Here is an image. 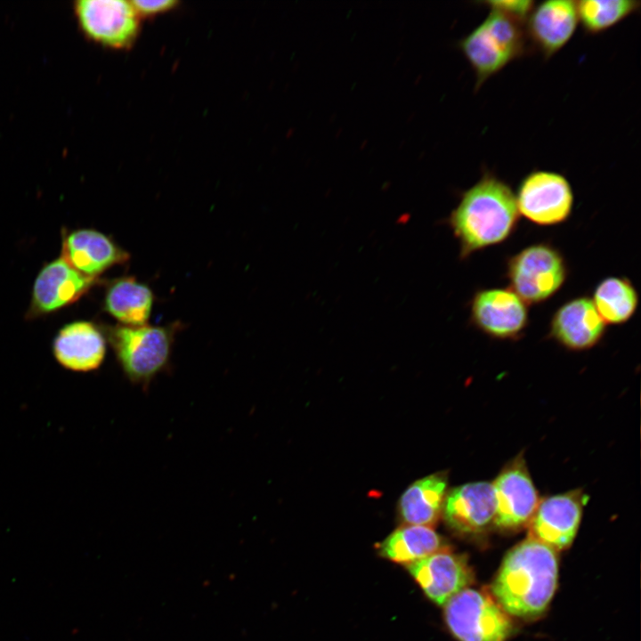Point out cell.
Returning <instances> with one entry per match:
<instances>
[{
	"label": "cell",
	"instance_id": "6da1fadb",
	"mask_svg": "<svg viewBox=\"0 0 641 641\" xmlns=\"http://www.w3.org/2000/svg\"><path fill=\"white\" fill-rule=\"evenodd\" d=\"M519 212L511 187L490 171L463 191L448 222L459 242V256L507 240L515 230Z\"/></svg>",
	"mask_w": 641,
	"mask_h": 641
},
{
	"label": "cell",
	"instance_id": "7a4b0ae2",
	"mask_svg": "<svg viewBox=\"0 0 641 641\" xmlns=\"http://www.w3.org/2000/svg\"><path fill=\"white\" fill-rule=\"evenodd\" d=\"M557 578L556 551L528 537L505 556L491 585L492 595L508 615L534 618L548 606Z\"/></svg>",
	"mask_w": 641,
	"mask_h": 641
},
{
	"label": "cell",
	"instance_id": "3957f363",
	"mask_svg": "<svg viewBox=\"0 0 641 641\" xmlns=\"http://www.w3.org/2000/svg\"><path fill=\"white\" fill-rule=\"evenodd\" d=\"M458 46L475 73V90L531 50L524 25L495 11H490Z\"/></svg>",
	"mask_w": 641,
	"mask_h": 641
},
{
	"label": "cell",
	"instance_id": "277c9868",
	"mask_svg": "<svg viewBox=\"0 0 641 641\" xmlns=\"http://www.w3.org/2000/svg\"><path fill=\"white\" fill-rule=\"evenodd\" d=\"M179 328V323L167 326L120 324L106 329V339L128 380L147 387L169 363Z\"/></svg>",
	"mask_w": 641,
	"mask_h": 641
},
{
	"label": "cell",
	"instance_id": "5b68a950",
	"mask_svg": "<svg viewBox=\"0 0 641 641\" xmlns=\"http://www.w3.org/2000/svg\"><path fill=\"white\" fill-rule=\"evenodd\" d=\"M509 288L526 304L542 303L564 284L568 267L562 253L548 243H536L507 262Z\"/></svg>",
	"mask_w": 641,
	"mask_h": 641
},
{
	"label": "cell",
	"instance_id": "8992f818",
	"mask_svg": "<svg viewBox=\"0 0 641 641\" xmlns=\"http://www.w3.org/2000/svg\"><path fill=\"white\" fill-rule=\"evenodd\" d=\"M443 606L445 621L459 641H505L512 633L509 615L486 591L465 588Z\"/></svg>",
	"mask_w": 641,
	"mask_h": 641
},
{
	"label": "cell",
	"instance_id": "52a82bcc",
	"mask_svg": "<svg viewBox=\"0 0 641 641\" xmlns=\"http://www.w3.org/2000/svg\"><path fill=\"white\" fill-rule=\"evenodd\" d=\"M515 201L520 215L539 225H554L572 214L574 195L568 179L548 170H532L520 182Z\"/></svg>",
	"mask_w": 641,
	"mask_h": 641
},
{
	"label": "cell",
	"instance_id": "ba28073f",
	"mask_svg": "<svg viewBox=\"0 0 641 641\" xmlns=\"http://www.w3.org/2000/svg\"><path fill=\"white\" fill-rule=\"evenodd\" d=\"M75 14L86 37L104 46L127 49L140 32V16L131 1L80 0Z\"/></svg>",
	"mask_w": 641,
	"mask_h": 641
},
{
	"label": "cell",
	"instance_id": "9c48e42d",
	"mask_svg": "<svg viewBox=\"0 0 641 641\" xmlns=\"http://www.w3.org/2000/svg\"><path fill=\"white\" fill-rule=\"evenodd\" d=\"M471 323L496 339H517L529 322L527 304L510 288L477 290L470 304Z\"/></svg>",
	"mask_w": 641,
	"mask_h": 641
},
{
	"label": "cell",
	"instance_id": "30bf717a",
	"mask_svg": "<svg viewBox=\"0 0 641 641\" xmlns=\"http://www.w3.org/2000/svg\"><path fill=\"white\" fill-rule=\"evenodd\" d=\"M491 484L496 500L493 525L515 530L529 524L540 500L523 456L508 463Z\"/></svg>",
	"mask_w": 641,
	"mask_h": 641
},
{
	"label": "cell",
	"instance_id": "8fae6325",
	"mask_svg": "<svg viewBox=\"0 0 641 641\" xmlns=\"http://www.w3.org/2000/svg\"><path fill=\"white\" fill-rule=\"evenodd\" d=\"M588 497L580 491L548 497L540 501L529 523V536L555 551L573 541Z\"/></svg>",
	"mask_w": 641,
	"mask_h": 641
},
{
	"label": "cell",
	"instance_id": "7c38bea8",
	"mask_svg": "<svg viewBox=\"0 0 641 641\" xmlns=\"http://www.w3.org/2000/svg\"><path fill=\"white\" fill-rule=\"evenodd\" d=\"M99 282L98 278L84 275L61 257L55 259L46 264L36 278L28 316L49 314L68 306Z\"/></svg>",
	"mask_w": 641,
	"mask_h": 641
},
{
	"label": "cell",
	"instance_id": "4fadbf2b",
	"mask_svg": "<svg viewBox=\"0 0 641 641\" xmlns=\"http://www.w3.org/2000/svg\"><path fill=\"white\" fill-rule=\"evenodd\" d=\"M579 24L576 1L548 0L534 5L524 31L531 49L549 59L572 38Z\"/></svg>",
	"mask_w": 641,
	"mask_h": 641
},
{
	"label": "cell",
	"instance_id": "5bb4252c",
	"mask_svg": "<svg viewBox=\"0 0 641 641\" xmlns=\"http://www.w3.org/2000/svg\"><path fill=\"white\" fill-rule=\"evenodd\" d=\"M406 567L428 598L438 605H444L474 581V572L467 557L450 549L434 553Z\"/></svg>",
	"mask_w": 641,
	"mask_h": 641
},
{
	"label": "cell",
	"instance_id": "9a60e30c",
	"mask_svg": "<svg viewBox=\"0 0 641 641\" xmlns=\"http://www.w3.org/2000/svg\"><path fill=\"white\" fill-rule=\"evenodd\" d=\"M496 500L491 483L475 482L446 494L442 515L455 531L475 534L494 524Z\"/></svg>",
	"mask_w": 641,
	"mask_h": 641
},
{
	"label": "cell",
	"instance_id": "2e32d148",
	"mask_svg": "<svg viewBox=\"0 0 641 641\" xmlns=\"http://www.w3.org/2000/svg\"><path fill=\"white\" fill-rule=\"evenodd\" d=\"M61 257L84 275L98 278L108 269L126 263L130 255L99 231L77 229L62 234Z\"/></svg>",
	"mask_w": 641,
	"mask_h": 641
},
{
	"label": "cell",
	"instance_id": "e0dca14e",
	"mask_svg": "<svg viewBox=\"0 0 641 641\" xmlns=\"http://www.w3.org/2000/svg\"><path fill=\"white\" fill-rule=\"evenodd\" d=\"M606 332V323L598 314L592 299L573 298L561 305L554 313L549 337L564 347L588 350L597 345Z\"/></svg>",
	"mask_w": 641,
	"mask_h": 641
},
{
	"label": "cell",
	"instance_id": "ac0fdd59",
	"mask_svg": "<svg viewBox=\"0 0 641 641\" xmlns=\"http://www.w3.org/2000/svg\"><path fill=\"white\" fill-rule=\"evenodd\" d=\"M106 337L93 322L78 320L62 327L53 343V353L64 369L75 372L96 370L106 354Z\"/></svg>",
	"mask_w": 641,
	"mask_h": 641
},
{
	"label": "cell",
	"instance_id": "d6986e66",
	"mask_svg": "<svg viewBox=\"0 0 641 641\" xmlns=\"http://www.w3.org/2000/svg\"><path fill=\"white\" fill-rule=\"evenodd\" d=\"M447 475L438 472L411 483L399 500V513L406 524L432 527L439 521L447 494Z\"/></svg>",
	"mask_w": 641,
	"mask_h": 641
},
{
	"label": "cell",
	"instance_id": "ffe728a7",
	"mask_svg": "<svg viewBox=\"0 0 641 641\" xmlns=\"http://www.w3.org/2000/svg\"><path fill=\"white\" fill-rule=\"evenodd\" d=\"M153 303L150 288L134 277L126 276L107 285L103 307L121 325L141 326L147 323Z\"/></svg>",
	"mask_w": 641,
	"mask_h": 641
},
{
	"label": "cell",
	"instance_id": "44dd1931",
	"mask_svg": "<svg viewBox=\"0 0 641 641\" xmlns=\"http://www.w3.org/2000/svg\"><path fill=\"white\" fill-rule=\"evenodd\" d=\"M379 554L406 566L434 553L450 549L446 541L432 527L405 524L383 540Z\"/></svg>",
	"mask_w": 641,
	"mask_h": 641
},
{
	"label": "cell",
	"instance_id": "7402d4cb",
	"mask_svg": "<svg viewBox=\"0 0 641 641\" xmlns=\"http://www.w3.org/2000/svg\"><path fill=\"white\" fill-rule=\"evenodd\" d=\"M592 302L606 324L619 325L635 314L638 294L628 278L608 277L595 288Z\"/></svg>",
	"mask_w": 641,
	"mask_h": 641
},
{
	"label": "cell",
	"instance_id": "603a6c76",
	"mask_svg": "<svg viewBox=\"0 0 641 641\" xmlns=\"http://www.w3.org/2000/svg\"><path fill=\"white\" fill-rule=\"evenodd\" d=\"M640 4L636 0L576 1L579 23L586 33L600 34L637 12Z\"/></svg>",
	"mask_w": 641,
	"mask_h": 641
},
{
	"label": "cell",
	"instance_id": "cb8c5ba5",
	"mask_svg": "<svg viewBox=\"0 0 641 641\" xmlns=\"http://www.w3.org/2000/svg\"><path fill=\"white\" fill-rule=\"evenodd\" d=\"M479 4L486 6L490 11L500 12L523 25L536 4L531 0H488L481 1Z\"/></svg>",
	"mask_w": 641,
	"mask_h": 641
},
{
	"label": "cell",
	"instance_id": "d4e9b609",
	"mask_svg": "<svg viewBox=\"0 0 641 641\" xmlns=\"http://www.w3.org/2000/svg\"><path fill=\"white\" fill-rule=\"evenodd\" d=\"M131 3L140 17H150L166 12L179 4L175 0H134Z\"/></svg>",
	"mask_w": 641,
	"mask_h": 641
}]
</instances>
